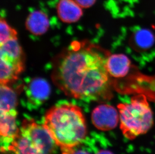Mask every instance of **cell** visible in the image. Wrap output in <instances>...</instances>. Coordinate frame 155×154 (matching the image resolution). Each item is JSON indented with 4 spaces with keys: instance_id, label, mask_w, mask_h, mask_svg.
<instances>
[{
    "instance_id": "cell-13",
    "label": "cell",
    "mask_w": 155,
    "mask_h": 154,
    "mask_svg": "<svg viewBox=\"0 0 155 154\" xmlns=\"http://www.w3.org/2000/svg\"><path fill=\"white\" fill-rule=\"evenodd\" d=\"M1 112L16 109L17 97L16 93L8 86L1 84Z\"/></svg>"
},
{
    "instance_id": "cell-4",
    "label": "cell",
    "mask_w": 155,
    "mask_h": 154,
    "mask_svg": "<svg viewBox=\"0 0 155 154\" xmlns=\"http://www.w3.org/2000/svg\"><path fill=\"white\" fill-rule=\"evenodd\" d=\"M56 145L43 125L32 119H26L19 128L9 151L14 154H52Z\"/></svg>"
},
{
    "instance_id": "cell-10",
    "label": "cell",
    "mask_w": 155,
    "mask_h": 154,
    "mask_svg": "<svg viewBox=\"0 0 155 154\" xmlns=\"http://www.w3.org/2000/svg\"><path fill=\"white\" fill-rule=\"evenodd\" d=\"M107 67L110 77L122 78L129 73L130 60L124 54H113L107 57Z\"/></svg>"
},
{
    "instance_id": "cell-9",
    "label": "cell",
    "mask_w": 155,
    "mask_h": 154,
    "mask_svg": "<svg viewBox=\"0 0 155 154\" xmlns=\"http://www.w3.org/2000/svg\"><path fill=\"white\" fill-rule=\"evenodd\" d=\"M81 8L74 0H60L57 5V14L62 22L73 23L82 17Z\"/></svg>"
},
{
    "instance_id": "cell-1",
    "label": "cell",
    "mask_w": 155,
    "mask_h": 154,
    "mask_svg": "<svg viewBox=\"0 0 155 154\" xmlns=\"http://www.w3.org/2000/svg\"><path fill=\"white\" fill-rule=\"evenodd\" d=\"M105 53L86 41H74L55 57L52 79L70 97L104 102L113 97Z\"/></svg>"
},
{
    "instance_id": "cell-16",
    "label": "cell",
    "mask_w": 155,
    "mask_h": 154,
    "mask_svg": "<svg viewBox=\"0 0 155 154\" xmlns=\"http://www.w3.org/2000/svg\"><path fill=\"white\" fill-rule=\"evenodd\" d=\"M62 154H90L89 153H88L87 152L84 151V150H75L73 149L72 150H71L70 151L66 153H62Z\"/></svg>"
},
{
    "instance_id": "cell-15",
    "label": "cell",
    "mask_w": 155,
    "mask_h": 154,
    "mask_svg": "<svg viewBox=\"0 0 155 154\" xmlns=\"http://www.w3.org/2000/svg\"><path fill=\"white\" fill-rule=\"evenodd\" d=\"M82 8H89L92 7L97 0H74Z\"/></svg>"
},
{
    "instance_id": "cell-8",
    "label": "cell",
    "mask_w": 155,
    "mask_h": 154,
    "mask_svg": "<svg viewBox=\"0 0 155 154\" xmlns=\"http://www.w3.org/2000/svg\"><path fill=\"white\" fill-rule=\"evenodd\" d=\"M26 93L28 101L33 105H39L48 99L51 88L48 82L42 78H34L27 86Z\"/></svg>"
},
{
    "instance_id": "cell-17",
    "label": "cell",
    "mask_w": 155,
    "mask_h": 154,
    "mask_svg": "<svg viewBox=\"0 0 155 154\" xmlns=\"http://www.w3.org/2000/svg\"><path fill=\"white\" fill-rule=\"evenodd\" d=\"M96 154H114L112 152L107 150H101Z\"/></svg>"
},
{
    "instance_id": "cell-2",
    "label": "cell",
    "mask_w": 155,
    "mask_h": 154,
    "mask_svg": "<svg viewBox=\"0 0 155 154\" xmlns=\"http://www.w3.org/2000/svg\"><path fill=\"white\" fill-rule=\"evenodd\" d=\"M43 126L62 153L70 151L81 144L87 134L81 110L71 104L56 105L49 109L44 116Z\"/></svg>"
},
{
    "instance_id": "cell-6",
    "label": "cell",
    "mask_w": 155,
    "mask_h": 154,
    "mask_svg": "<svg viewBox=\"0 0 155 154\" xmlns=\"http://www.w3.org/2000/svg\"><path fill=\"white\" fill-rule=\"evenodd\" d=\"M119 113L111 105L102 104L97 106L92 111L91 120L94 126L101 131H110L117 126Z\"/></svg>"
},
{
    "instance_id": "cell-14",
    "label": "cell",
    "mask_w": 155,
    "mask_h": 154,
    "mask_svg": "<svg viewBox=\"0 0 155 154\" xmlns=\"http://www.w3.org/2000/svg\"><path fill=\"white\" fill-rule=\"evenodd\" d=\"M0 28V45L11 40L17 39V32L7 23L4 18L1 19Z\"/></svg>"
},
{
    "instance_id": "cell-5",
    "label": "cell",
    "mask_w": 155,
    "mask_h": 154,
    "mask_svg": "<svg viewBox=\"0 0 155 154\" xmlns=\"http://www.w3.org/2000/svg\"><path fill=\"white\" fill-rule=\"evenodd\" d=\"M1 75L2 85L16 81L25 66V56L17 39H13L0 45Z\"/></svg>"
},
{
    "instance_id": "cell-3",
    "label": "cell",
    "mask_w": 155,
    "mask_h": 154,
    "mask_svg": "<svg viewBox=\"0 0 155 154\" xmlns=\"http://www.w3.org/2000/svg\"><path fill=\"white\" fill-rule=\"evenodd\" d=\"M120 128L124 137L129 140L145 134L154 124L152 111L145 96L139 95L131 98L129 103L117 106Z\"/></svg>"
},
{
    "instance_id": "cell-12",
    "label": "cell",
    "mask_w": 155,
    "mask_h": 154,
    "mask_svg": "<svg viewBox=\"0 0 155 154\" xmlns=\"http://www.w3.org/2000/svg\"><path fill=\"white\" fill-rule=\"evenodd\" d=\"M155 37L152 32L146 29H140L135 32L131 38L133 47L137 51H144L153 46Z\"/></svg>"
},
{
    "instance_id": "cell-7",
    "label": "cell",
    "mask_w": 155,
    "mask_h": 154,
    "mask_svg": "<svg viewBox=\"0 0 155 154\" xmlns=\"http://www.w3.org/2000/svg\"><path fill=\"white\" fill-rule=\"evenodd\" d=\"M16 109L1 112L0 134L1 152L9 151V148L16 135L19 128L16 124Z\"/></svg>"
},
{
    "instance_id": "cell-11",
    "label": "cell",
    "mask_w": 155,
    "mask_h": 154,
    "mask_svg": "<svg viewBox=\"0 0 155 154\" xmlns=\"http://www.w3.org/2000/svg\"><path fill=\"white\" fill-rule=\"evenodd\" d=\"M27 30L33 35L41 36L49 28L48 16L41 11H35L30 14L25 22Z\"/></svg>"
}]
</instances>
